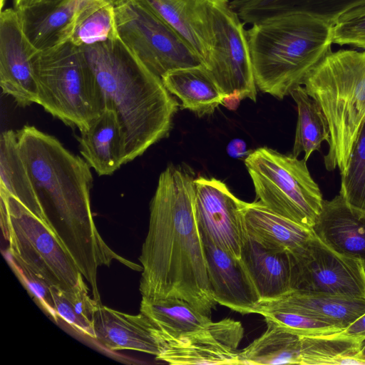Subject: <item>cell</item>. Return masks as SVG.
<instances>
[{"instance_id": "1", "label": "cell", "mask_w": 365, "mask_h": 365, "mask_svg": "<svg viewBox=\"0 0 365 365\" xmlns=\"http://www.w3.org/2000/svg\"><path fill=\"white\" fill-rule=\"evenodd\" d=\"M16 132L46 222L90 284L93 297L101 301L99 267H109L114 260L135 271L142 266L118 255L100 235L91 205L93 175L85 159L34 125H25Z\"/></svg>"}, {"instance_id": "2", "label": "cell", "mask_w": 365, "mask_h": 365, "mask_svg": "<svg viewBox=\"0 0 365 365\" xmlns=\"http://www.w3.org/2000/svg\"><path fill=\"white\" fill-rule=\"evenodd\" d=\"M139 261L142 297L180 298L211 318L217 302L196 220L194 178L182 168L169 165L160 175Z\"/></svg>"}, {"instance_id": "3", "label": "cell", "mask_w": 365, "mask_h": 365, "mask_svg": "<svg viewBox=\"0 0 365 365\" xmlns=\"http://www.w3.org/2000/svg\"><path fill=\"white\" fill-rule=\"evenodd\" d=\"M102 93L114 110L125 140V162L168 136L179 106L163 83L119 37L81 46Z\"/></svg>"}, {"instance_id": "4", "label": "cell", "mask_w": 365, "mask_h": 365, "mask_svg": "<svg viewBox=\"0 0 365 365\" xmlns=\"http://www.w3.org/2000/svg\"><path fill=\"white\" fill-rule=\"evenodd\" d=\"M332 26L303 14L253 24L247 35L257 87L283 99L302 86L308 73L331 51Z\"/></svg>"}, {"instance_id": "5", "label": "cell", "mask_w": 365, "mask_h": 365, "mask_svg": "<svg viewBox=\"0 0 365 365\" xmlns=\"http://www.w3.org/2000/svg\"><path fill=\"white\" fill-rule=\"evenodd\" d=\"M302 86L328 122L327 170L344 173L365 123V50L329 52L307 75Z\"/></svg>"}, {"instance_id": "6", "label": "cell", "mask_w": 365, "mask_h": 365, "mask_svg": "<svg viewBox=\"0 0 365 365\" xmlns=\"http://www.w3.org/2000/svg\"><path fill=\"white\" fill-rule=\"evenodd\" d=\"M38 103L80 132L105 109L102 93L84 53L70 41L32 57Z\"/></svg>"}, {"instance_id": "7", "label": "cell", "mask_w": 365, "mask_h": 365, "mask_svg": "<svg viewBox=\"0 0 365 365\" xmlns=\"http://www.w3.org/2000/svg\"><path fill=\"white\" fill-rule=\"evenodd\" d=\"M245 163L259 202L271 211L312 229L324 200L304 158L299 160L262 147L250 153Z\"/></svg>"}, {"instance_id": "8", "label": "cell", "mask_w": 365, "mask_h": 365, "mask_svg": "<svg viewBox=\"0 0 365 365\" xmlns=\"http://www.w3.org/2000/svg\"><path fill=\"white\" fill-rule=\"evenodd\" d=\"M1 226L9 252L17 263L50 286L72 290L83 277L72 257L52 229L14 197L0 191Z\"/></svg>"}, {"instance_id": "9", "label": "cell", "mask_w": 365, "mask_h": 365, "mask_svg": "<svg viewBox=\"0 0 365 365\" xmlns=\"http://www.w3.org/2000/svg\"><path fill=\"white\" fill-rule=\"evenodd\" d=\"M118 36L126 47L159 78L168 72L203 65L200 56L143 0H117Z\"/></svg>"}, {"instance_id": "10", "label": "cell", "mask_w": 365, "mask_h": 365, "mask_svg": "<svg viewBox=\"0 0 365 365\" xmlns=\"http://www.w3.org/2000/svg\"><path fill=\"white\" fill-rule=\"evenodd\" d=\"M206 8L211 45L204 66L226 96L238 95L242 100L256 101L247 31L240 18L228 0H208Z\"/></svg>"}, {"instance_id": "11", "label": "cell", "mask_w": 365, "mask_h": 365, "mask_svg": "<svg viewBox=\"0 0 365 365\" xmlns=\"http://www.w3.org/2000/svg\"><path fill=\"white\" fill-rule=\"evenodd\" d=\"M292 255L294 290L365 298V267L361 262L335 252L314 233Z\"/></svg>"}, {"instance_id": "12", "label": "cell", "mask_w": 365, "mask_h": 365, "mask_svg": "<svg viewBox=\"0 0 365 365\" xmlns=\"http://www.w3.org/2000/svg\"><path fill=\"white\" fill-rule=\"evenodd\" d=\"M194 187L195 210L201 237L241 258L249 237L244 217L247 202L214 178L198 177L194 179Z\"/></svg>"}, {"instance_id": "13", "label": "cell", "mask_w": 365, "mask_h": 365, "mask_svg": "<svg viewBox=\"0 0 365 365\" xmlns=\"http://www.w3.org/2000/svg\"><path fill=\"white\" fill-rule=\"evenodd\" d=\"M244 335L241 322L231 319L164 342L156 359L175 365H238V346Z\"/></svg>"}, {"instance_id": "14", "label": "cell", "mask_w": 365, "mask_h": 365, "mask_svg": "<svg viewBox=\"0 0 365 365\" xmlns=\"http://www.w3.org/2000/svg\"><path fill=\"white\" fill-rule=\"evenodd\" d=\"M38 51L26 38L14 8L0 13V86L17 106L38 103L32 57Z\"/></svg>"}, {"instance_id": "15", "label": "cell", "mask_w": 365, "mask_h": 365, "mask_svg": "<svg viewBox=\"0 0 365 365\" xmlns=\"http://www.w3.org/2000/svg\"><path fill=\"white\" fill-rule=\"evenodd\" d=\"M208 278L217 304L241 314H254L261 298L242 258H237L202 237Z\"/></svg>"}, {"instance_id": "16", "label": "cell", "mask_w": 365, "mask_h": 365, "mask_svg": "<svg viewBox=\"0 0 365 365\" xmlns=\"http://www.w3.org/2000/svg\"><path fill=\"white\" fill-rule=\"evenodd\" d=\"M93 324L94 339L110 351L133 350L155 356L160 352L157 328L140 312L135 315L128 314L99 302L93 313Z\"/></svg>"}, {"instance_id": "17", "label": "cell", "mask_w": 365, "mask_h": 365, "mask_svg": "<svg viewBox=\"0 0 365 365\" xmlns=\"http://www.w3.org/2000/svg\"><path fill=\"white\" fill-rule=\"evenodd\" d=\"M312 230L329 247L361 261L365 267V215L351 209L340 195L324 200Z\"/></svg>"}, {"instance_id": "18", "label": "cell", "mask_w": 365, "mask_h": 365, "mask_svg": "<svg viewBox=\"0 0 365 365\" xmlns=\"http://www.w3.org/2000/svg\"><path fill=\"white\" fill-rule=\"evenodd\" d=\"M80 152L100 176L110 175L125 164V140L117 113L105 108L78 138Z\"/></svg>"}, {"instance_id": "19", "label": "cell", "mask_w": 365, "mask_h": 365, "mask_svg": "<svg viewBox=\"0 0 365 365\" xmlns=\"http://www.w3.org/2000/svg\"><path fill=\"white\" fill-rule=\"evenodd\" d=\"M365 4V0H232L231 9L245 23L255 24L278 16L303 14L327 24Z\"/></svg>"}, {"instance_id": "20", "label": "cell", "mask_w": 365, "mask_h": 365, "mask_svg": "<svg viewBox=\"0 0 365 365\" xmlns=\"http://www.w3.org/2000/svg\"><path fill=\"white\" fill-rule=\"evenodd\" d=\"M241 258L254 280L261 302L277 299L294 290L292 253L267 249L249 237Z\"/></svg>"}, {"instance_id": "21", "label": "cell", "mask_w": 365, "mask_h": 365, "mask_svg": "<svg viewBox=\"0 0 365 365\" xmlns=\"http://www.w3.org/2000/svg\"><path fill=\"white\" fill-rule=\"evenodd\" d=\"M79 0H66L18 10L22 30L30 43L38 51L70 41Z\"/></svg>"}, {"instance_id": "22", "label": "cell", "mask_w": 365, "mask_h": 365, "mask_svg": "<svg viewBox=\"0 0 365 365\" xmlns=\"http://www.w3.org/2000/svg\"><path fill=\"white\" fill-rule=\"evenodd\" d=\"M143 1L189 45L204 65L211 45L208 0Z\"/></svg>"}, {"instance_id": "23", "label": "cell", "mask_w": 365, "mask_h": 365, "mask_svg": "<svg viewBox=\"0 0 365 365\" xmlns=\"http://www.w3.org/2000/svg\"><path fill=\"white\" fill-rule=\"evenodd\" d=\"M244 217L248 236L269 250L293 253L314 235L312 229L271 211L259 201L246 203Z\"/></svg>"}, {"instance_id": "24", "label": "cell", "mask_w": 365, "mask_h": 365, "mask_svg": "<svg viewBox=\"0 0 365 365\" xmlns=\"http://www.w3.org/2000/svg\"><path fill=\"white\" fill-rule=\"evenodd\" d=\"M258 306L297 309L344 329L365 312V298L295 289Z\"/></svg>"}, {"instance_id": "25", "label": "cell", "mask_w": 365, "mask_h": 365, "mask_svg": "<svg viewBox=\"0 0 365 365\" xmlns=\"http://www.w3.org/2000/svg\"><path fill=\"white\" fill-rule=\"evenodd\" d=\"M161 80L181 101V109H188L199 117L213 113L226 96L202 64L170 71Z\"/></svg>"}, {"instance_id": "26", "label": "cell", "mask_w": 365, "mask_h": 365, "mask_svg": "<svg viewBox=\"0 0 365 365\" xmlns=\"http://www.w3.org/2000/svg\"><path fill=\"white\" fill-rule=\"evenodd\" d=\"M140 312L156 327L160 349L164 342L202 329L212 322L190 303L177 297H142Z\"/></svg>"}, {"instance_id": "27", "label": "cell", "mask_w": 365, "mask_h": 365, "mask_svg": "<svg viewBox=\"0 0 365 365\" xmlns=\"http://www.w3.org/2000/svg\"><path fill=\"white\" fill-rule=\"evenodd\" d=\"M0 191L16 198L46 222L20 152L16 132L12 130L2 132L0 137Z\"/></svg>"}, {"instance_id": "28", "label": "cell", "mask_w": 365, "mask_h": 365, "mask_svg": "<svg viewBox=\"0 0 365 365\" xmlns=\"http://www.w3.org/2000/svg\"><path fill=\"white\" fill-rule=\"evenodd\" d=\"M264 320L266 331L239 351L238 365L301 364L302 336Z\"/></svg>"}, {"instance_id": "29", "label": "cell", "mask_w": 365, "mask_h": 365, "mask_svg": "<svg viewBox=\"0 0 365 365\" xmlns=\"http://www.w3.org/2000/svg\"><path fill=\"white\" fill-rule=\"evenodd\" d=\"M297 107V122L292 155L304 153L307 161L310 155L319 150L322 143L330 139L328 122L317 102L310 96L303 86L295 88L290 93Z\"/></svg>"}, {"instance_id": "30", "label": "cell", "mask_w": 365, "mask_h": 365, "mask_svg": "<svg viewBox=\"0 0 365 365\" xmlns=\"http://www.w3.org/2000/svg\"><path fill=\"white\" fill-rule=\"evenodd\" d=\"M365 340L340 332L302 336L301 365H365L359 352Z\"/></svg>"}, {"instance_id": "31", "label": "cell", "mask_w": 365, "mask_h": 365, "mask_svg": "<svg viewBox=\"0 0 365 365\" xmlns=\"http://www.w3.org/2000/svg\"><path fill=\"white\" fill-rule=\"evenodd\" d=\"M117 37L114 4L103 0H79L71 43L81 47Z\"/></svg>"}, {"instance_id": "32", "label": "cell", "mask_w": 365, "mask_h": 365, "mask_svg": "<svg viewBox=\"0 0 365 365\" xmlns=\"http://www.w3.org/2000/svg\"><path fill=\"white\" fill-rule=\"evenodd\" d=\"M82 277L71 291L51 286L56 312L59 319L73 329L95 339L93 317L99 302L88 294L89 288Z\"/></svg>"}, {"instance_id": "33", "label": "cell", "mask_w": 365, "mask_h": 365, "mask_svg": "<svg viewBox=\"0 0 365 365\" xmlns=\"http://www.w3.org/2000/svg\"><path fill=\"white\" fill-rule=\"evenodd\" d=\"M349 207L365 215V123L341 175L339 194Z\"/></svg>"}, {"instance_id": "34", "label": "cell", "mask_w": 365, "mask_h": 365, "mask_svg": "<svg viewBox=\"0 0 365 365\" xmlns=\"http://www.w3.org/2000/svg\"><path fill=\"white\" fill-rule=\"evenodd\" d=\"M255 314H259L302 336L328 335L343 330L322 319L287 307L258 306Z\"/></svg>"}, {"instance_id": "35", "label": "cell", "mask_w": 365, "mask_h": 365, "mask_svg": "<svg viewBox=\"0 0 365 365\" xmlns=\"http://www.w3.org/2000/svg\"><path fill=\"white\" fill-rule=\"evenodd\" d=\"M332 41L365 50V4L348 11L334 23Z\"/></svg>"}, {"instance_id": "36", "label": "cell", "mask_w": 365, "mask_h": 365, "mask_svg": "<svg viewBox=\"0 0 365 365\" xmlns=\"http://www.w3.org/2000/svg\"><path fill=\"white\" fill-rule=\"evenodd\" d=\"M11 265L19 280L34 298L41 308L56 322L58 317L56 312L50 286L44 279L11 257Z\"/></svg>"}, {"instance_id": "37", "label": "cell", "mask_w": 365, "mask_h": 365, "mask_svg": "<svg viewBox=\"0 0 365 365\" xmlns=\"http://www.w3.org/2000/svg\"><path fill=\"white\" fill-rule=\"evenodd\" d=\"M341 333L365 340V312L343 329Z\"/></svg>"}, {"instance_id": "38", "label": "cell", "mask_w": 365, "mask_h": 365, "mask_svg": "<svg viewBox=\"0 0 365 365\" xmlns=\"http://www.w3.org/2000/svg\"><path fill=\"white\" fill-rule=\"evenodd\" d=\"M228 154L233 158H242L247 155V151L246 150V144L241 139L232 140L227 146V148Z\"/></svg>"}, {"instance_id": "39", "label": "cell", "mask_w": 365, "mask_h": 365, "mask_svg": "<svg viewBox=\"0 0 365 365\" xmlns=\"http://www.w3.org/2000/svg\"><path fill=\"white\" fill-rule=\"evenodd\" d=\"M66 0H13L14 9L16 11L26 9L30 6L46 4H56Z\"/></svg>"}, {"instance_id": "40", "label": "cell", "mask_w": 365, "mask_h": 365, "mask_svg": "<svg viewBox=\"0 0 365 365\" xmlns=\"http://www.w3.org/2000/svg\"><path fill=\"white\" fill-rule=\"evenodd\" d=\"M242 99L238 95H231L226 96L222 102V104L229 109H235L239 105Z\"/></svg>"}, {"instance_id": "41", "label": "cell", "mask_w": 365, "mask_h": 365, "mask_svg": "<svg viewBox=\"0 0 365 365\" xmlns=\"http://www.w3.org/2000/svg\"><path fill=\"white\" fill-rule=\"evenodd\" d=\"M359 356L363 359L364 361H365V341H364V344L359 352Z\"/></svg>"}, {"instance_id": "42", "label": "cell", "mask_w": 365, "mask_h": 365, "mask_svg": "<svg viewBox=\"0 0 365 365\" xmlns=\"http://www.w3.org/2000/svg\"><path fill=\"white\" fill-rule=\"evenodd\" d=\"M4 3H5V0H0V9H1V11H2V9H3V7H4Z\"/></svg>"}, {"instance_id": "43", "label": "cell", "mask_w": 365, "mask_h": 365, "mask_svg": "<svg viewBox=\"0 0 365 365\" xmlns=\"http://www.w3.org/2000/svg\"><path fill=\"white\" fill-rule=\"evenodd\" d=\"M103 1H106L108 3L113 4H115V3L117 1V0H103Z\"/></svg>"}]
</instances>
